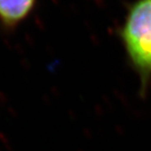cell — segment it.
I'll use <instances>...</instances> for the list:
<instances>
[{
	"label": "cell",
	"instance_id": "obj_1",
	"mask_svg": "<svg viewBox=\"0 0 151 151\" xmlns=\"http://www.w3.org/2000/svg\"><path fill=\"white\" fill-rule=\"evenodd\" d=\"M122 35L135 66L144 74L151 73V0H138L133 5Z\"/></svg>",
	"mask_w": 151,
	"mask_h": 151
},
{
	"label": "cell",
	"instance_id": "obj_2",
	"mask_svg": "<svg viewBox=\"0 0 151 151\" xmlns=\"http://www.w3.org/2000/svg\"><path fill=\"white\" fill-rule=\"evenodd\" d=\"M36 0H0V24L7 29L16 28L27 18Z\"/></svg>",
	"mask_w": 151,
	"mask_h": 151
}]
</instances>
